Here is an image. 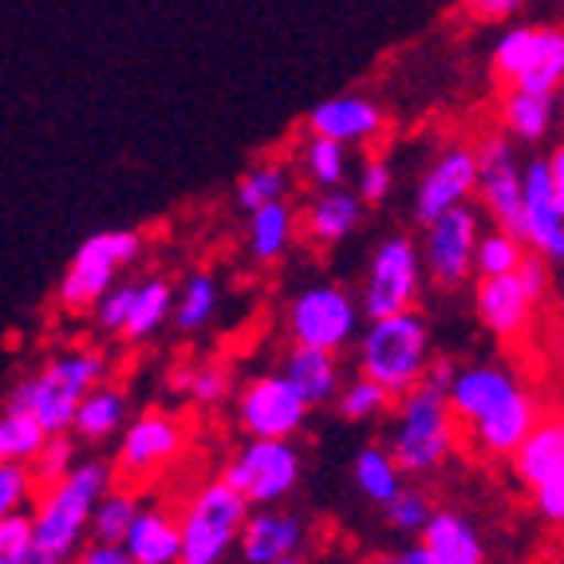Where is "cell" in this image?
<instances>
[{"instance_id": "9c48e42d", "label": "cell", "mask_w": 564, "mask_h": 564, "mask_svg": "<svg viewBox=\"0 0 564 564\" xmlns=\"http://www.w3.org/2000/svg\"><path fill=\"white\" fill-rule=\"evenodd\" d=\"M308 406V399L281 371V376H261L245 387L241 403H237V419H241L249 438H292L301 431Z\"/></svg>"}, {"instance_id": "f907efd6", "label": "cell", "mask_w": 564, "mask_h": 564, "mask_svg": "<svg viewBox=\"0 0 564 564\" xmlns=\"http://www.w3.org/2000/svg\"><path fill=\"white\" fill-rule=\"evenodd\" d=\"M84 564H131L127 545H115V541H95L84 549Z\"/></svg>"}, {"instance_id": "60d3db41", "label": "cell", "mask_w": 564, "mask_h": 564, "mask_svg": "<svg viewBox=\"0 0 564 564\" xmlns=\"http://www.w3.org/2000/svg\"><path fill=\"white\" fill-rule=\"evenodd\" d=\"M431 518H434V506L419 494V489H403L395 501H387V521H391V529L423 533V525Z\"/></svg>"}, {"instance_id": "ba28073f", "label": "cell", "mask_w": 564, "mask_h": 564, "mask_svg": "<svg viewBox=\"0 0 564 564\" xmlns=\"http://www.w3.org/2000/svg\"><path fill=\"white\" fill-rule=\"evenodd\" d=\"M356 324H359V312L351 304V296L344 289H332V284H316V289L301 292L289 312L292 339L324 351L344 348L356 336Z\"/></svg>"}, {"instance_id": "d6986e66", "label": "cell", "mask_w": 564, "mask_h": 564, "mask_svg": "<svg viewBox=\"0 0 564 564\" xmlns=\"http://www.w3.org/2000/svg\"><path fill=\"white\" fill-rule=\"evenodd\" d=\"M536 426V403L518 391V395L501 403L498 411H489L481 423H474V446L489 458H506V454H518V446L529 438V431Z\"/></svg>"}, {"instance_id": "484cf974", "label": "cell", "mask_w": 564, "mask_h": 564, "mask_svg": "<svg viewBox=\"0 0 564 564\" xmlns=\"http://www.w3.org/2000/svg\"><path fill=\"white\" fill-rule=\"evenodd\" d=\"M52 443V431L24 406H9L0 419V458L4 462H36L40 451Z\"/></svg>"}, {"instance_id": "52a82bcc", "label": "cell", "mask_w": 564, "mask_h": 564, "mask_svg": "<svg viewBox=\"0 0 564 564\" xmlns=\"http://www.w3.org/2000/svg\"><path fill=\"white\" fill-rule=\"evenodd\" d=\"M221 478L234 481L253 506H273V501H281L296 486L301 458H296L289 438H253L229 462Z\"/></svg>"}, {"instance_id": "7c38bea8", "label": "cell", "mask_w": 564, "mask_h": 564, "mask_svg": "<svg viewBox=\"0 0 564 564\" xmlns=\"http://www.w3.org/2000/svg\"><path fill=\"white\" fill-rule=\"evenodd\" d=\"M521 237L549 261H564V209L556 198L549 159H533L525 170V214H521Z\"/></svg>"}, {"instance_id": "4fadbf2b", "label": "cell", "mask_w": 564, "mask_h": 564, "mask_svg": "<svg viewBox=\"0 0 564 564\" xmlns=\"http://www.w3.org/2000/svg\"><path fill=\"white\" fill-rule=\"evenodd\" d=\"M481 186V162L478 151H466V147H454L443 159L426 170L423 186H419V198H414V214L423 226H431L434 217L446 214V209L470 202V194H478Z\"/></svg>"}, {"instance_id": "b9f144b4", "label": "cell", "mask_w": 564, "mask_h": 564, "mask_svg": "<svg viewBox=\"0 0 564 564\" xmlns=\"http://www.w3.org/2000/svg\"><path fill=\"white\" fill-rule=\"evenodd\" d=\"M29 494H32L29 462H4L0 466V513H20Z\"/></svg>"}, {"instance_id": "1f68e13d", "label": "cell", "mask_w": 564, "mask_h": 564, "mask_svg": "<svg viewBox=\"0 0 564 564\" xmlns=\"http://www.w3.org/2000/svg\"><path fill=\"white\" fill-rule=\"evenodd\" d=\"M170 308H174V292H170L166 281H142L139 292H134V308H131V321H127V328H122V336L127 339H147L154 336V332L162 328V321L170 316Z\"/></svg>"}, {"instance_id": "ac0fdd59", "label": "cell", "mask_w": 564, "mask_h": 564, "mask_svg": "<svg viewBox=\"0 0 564 564\" xmlns=\"http://www.w3.org/2000/svg\"><path fill=\"white\" fill-rule=\"evenodd\" d=\"M308 127L312 134H328L339 142H364L383 131V111L364 95H332V99L312 107Z\"/></svg>"}, {"instance_id": "d6a6232c", "label": "cell", "mask_w": 564, "mask_h": 564, "mask_svg": "<svg viewBox=\"0 0 564 564\" xmlns=\"http://www.w3.org/2000/svg\"><path fill=\"white\" fill-rule=\"evenodd\" d=\"M525 237L509 234V229H494L478 241V257H474V269L481 276H501V273H518L521 261H525Z\"/></svg>"}, {"instance_id": "f1b7e54d", "label": "cell", "mask_w": 564, "mask_h": 564, "mask_svg": "<svg viewBox=\"0 0 564 564\" xmlns=\"http://www.w3.org/2000/svg\"><path fill=\"white\" fill-rule=\"evenodd\" d=\"M122 414H127V399H122L119 391H111V387H95V391H87V395L79 399L76 426H72V431H76L79 438H87V443H104V438H111V434L119 431Z\"/></svg>"}, {"instance_id": "9a60e30c", "label": "cell", "mask_w": 564, "mask_h": 564, "mask_svg": "<svg viewBox=\"0 0 564 564\" xmlns=\"http://www.w3.org/2000/svg\"><path fill=\"white\" fill-rule=\"evenodd\" d=\"M182 451V426L170 414H147L127 431L119 451V466L127 474H154L162 462Z\"/></svg>"}, {"instance_id": "f6af8a7d", "label": "cell", "mask_w": 564, "mask_h": 564, "mask_svg": "<svg viewBox=\"0 0 564 564\" xmlns=\"http://www.w3.org/2000/svg\"><path fill=\"white\" fill-rule=\"evenodd\" d=\"M32 466H36V478L47 481V486L59 481L67 470H72V443H67L64 434H52V443L40 451V458L32 462Z\"/></svg>"}, {"instance_id": "e0dca14e", "label": "cell", "mask_w": 564, "mask_h": 564, "mask_svg": "<svg viewBox=\"0 0 564 564\" xmlns=\"http://www.w3.org/2000/svg\"><path fill=\"white\" fill-rule=\"evenodd\" d=\"M521 387L513 383V376L501 371V367H466V371H458V379H454V387H451V406L462 423L474 426V423H481L489 411H498L501 403H509Z\"/></svg>"}, {"instance_id": "f35d334b", "label": "cell", "mask_w": 564, "mask_h": 564, "mask_svg": "<svg viewBox=\"0 0 564 564\" xmlns=\"http://www.w3.org/2000/svg\"><path fill=\"white\" fill-rule=\"evenodd\" d=\"M391 399L395 395H391L383 383H376L371 376H359L356 383L344 387V395H339V411H344V419L359 423V419H376V414H383Z\"/></svg>"}, {"instance_id": "74e56055", "label": "cell", "mask_w": 564, "mask_h": 564, "mask_svg": "<svg viewBox=\"0 0 564 564\" xmlns=\"http://www.w3.org/2000/svg\"><path fill=\"white\" fill-rule=\"evenodd\" d=\"M0 561L4 564H36V521L24 513L0 518Z\"/></svg>"}, {"instance_id": "681fc988", "label": "cell", "mask_w": 564, "mask_h": 564, "mask_svg": "<svg viewBox=\"0 0 564 564\" xmlns=\"http://www.w3.org/2000/svg\"><path fill=\"white\" fill-rule=\"evenodd\" d=\"M518 276H521V284L529 289V296H533V301H541V296L549 292L545 261H533V257H525V261H521V269H518Z\"/></svg>"}, {"instance_id": "c3c4849f", "label": "cell", "mask_w": 564, "mask_h": 564, "mask_svg": "<svg viewBox=\"0 0 564 564\" xmlns=\"http://www.w3.org/2000/svg\"><path fill=\"white\" fill-rule=\"evenodd\" d=\"M462 4H466V12H470L474 20H506V17H513L525 0H462Z\"/></svg>"}, {"instance_id": "7402d4cb", "label": "cell", "mask_w": 564, "mask_h": 564, "mask_svg": "<svg viewBox=\"0 0 564 564\" xmlns=\"http://www.w3.org/2000/svg\"><path fill=\"white\" fill-rule=\"evenodd\" d=\"M122 545H127L134 564H174L182 561V525L159 513V509H139V518H134Z\"/></svg>"}, {"instance_id": "30bf717a", "label": "cell", "mask_w": 564, "mask_h": 564, "mask_svg": "<svg viewBox=\"0 0 564 564\" xmlns=\"http://www.w3.org/2000/svg\"><path fill=\"white\" fill-rule=\"evenodd\" d=\"M478 241V214L466 202L434 217L426 226V264H431L434 281L443 289H458L474 273Z\"/></svg>"}, {"instance_id": "f5cc1de1", "label": "cell", "mask_w": 564, "mask_h": 564, "mask_svg": "<svg viewBox=\"0 0 564 564\" xmlns=\"http://www.w3.org/2000/svg\"><path fill=\"white\" fill-rule=\"evenodd\" d=\"M549 170H553V186H556V198H561V209H564V142L549 154Z\"/></svg>"}, {"instance_id": "6da1fadb", "label": "cell", "mask_w": 564, "mask_h": 564, "mask_svg": "<svg viewBox=\"0 0 564 564\" xmlns=\"http://www.w3.org/2000/svg\"><path fill=\"white\" fill-rule=\"evenodd\" d=\"M107 481H111V470L104 462L72 466L64 478L52 481L32 518L36 521V564H56L76 553L84 529L95 518V506L104 501Z\"/></svg>"}, {"instance_id": "44dd1931", "label": "cell", "mask_w": 564, "mask_h": 564, "mask_svg": "<svg viewBox=\"0 0 564 564\" xmlns=\"http://www.w3.org/2000/svg\"><path fill=\"white\" fill-rule=\"evenodd\" d=\"M513 470L529 489L541 486L545 478H553L556 470H564V419L549 414L536 419V426L529 431V438L513 454Z\"/></svg>"}, {"instance_id": "4316f807", "label": "cell", "mask_w": 564, "mask_h": 564, "mask_svg": "<svg viewBox=\"0 0 564 564\" xmlns=\"http://www.w3.org/2000/svg\"><path fill=\"white\" fill-rule=\"evenodd\" d=\"M292 229H296V217L281 198L257 206L253 221H249V249H253L257 261H276L289 249Z\"/></svg>"}, {"instance_id": "836d02e7", "label": "cell", "mask_w": 564, "mask_h": 564, "mask_svg": "<svg viewBox=\"0 0 564 564\" xmlns=\"http://www.w3.org/2000/svg\"><path fill=\"white\" fill-rule=\"evenodd\" d=\"M47 376L56 379V383H64L67 391H76L79 399L87 395V391H95V387L104 383L107 376V359L95 356V351H72V356H59L52 359V364L44 367Z\"/></svg>"}, {"instance_id": "816d5d0a", "label": "cell", "mask_w": 564, "mask_h": 564, "mask_svg": "<svg viewBox=\"0 0 564 564\" xmlns=\"http://www.w3.org/2000/svg\"><path fill=\"white\" fill-rule=\"evenodd\" d=\"M454 379H458V371H454V364H451V359H438V364H431V367H426L423 383H426V387H434V391H443V395H451Z\"/></svg>"}, {"instance_id": "5b68a950", "label": "cell", "mask_w": 564, "mask_h": 564, "mask_svg": "<svg viewBox=\"0 0 564 564\" xmlns=\"http://www.w3.org/2000/svg\"><path fill=\"white\" fill-rule=\"evenodd\" d=\"M142 253V237L134 229H111V234H95L79 245L76 261L67 264L64 281H59V304L67 312H87L104 301L115 284V273L122 264H131Z\"/></svg>"}, {"instance_id": "603a6c76", "label": "cell", "mask_w": 564, "mask_h": 564, "mask_svg": "<svg viewBox=\"0 0 564 564\" xmlns=\"http://www.w3.org/2000/svg\"><path fill=\"white\" fill-rule=\"evenodd\" d=\"M419 541L431 549L434 564H478L486 556L474 525L466 518H458V513H451V509L434 513L423 525V533H419Z\"/></svg>"}, {"instance_id": "8992f818", "label": "cell", "mask_w": 564, "mask_h": 564, "mask_svg": "<svg viewBox=\"0 0 564 564\" xmlns=\"http://www.w3.org/2000/svg\"><path fill=\"white\" fill-rule=\"evenodd\" d=\"M419 249L411 237H387L371 253V269H367V289H364V312L371 321L395 316V312H411L419 301Z\"/></svg>"}, {"instance_id": "83f0119b", "label": "cell", "mask_w": 564, "mask_h": 564, "mask_svg": "<svg viewBox=\"0 0 564 564\" xmlns=\"http://www.w3.org/2000/svg\"><path fill=\"white\" fill-rule=\"evenodd\" d=\"M356 486L364 498L387 506V501H395L399 494H403V466H399L395 454L379 451V446H367L356 458Z\"/></svg>"}, {"instance_id": "5bb4252c", "label": "cell", "mask_w": 564, "mask_h": 564, "mask_svg": "<svg viewBox=\"0 0 564 564\" xmlns=\"http://www.w3.org/2000/svg\"><path fill=\"white\" fill-rule=\"evenodd\" d=\"M474 304H478L481 324H486V328L494 332V336H501V339L525 332L529 321H533V308H536V301L529 296V289L521 284L518 273L481 276Z\"/></svg>"}, {"instance_id": "7bdbcfd3", "label": "cell", "mask_w": 564, "mask_h": 564, "mask_svg": "<svg viewBox=\"0 0 564 564\" xmlns=\"http://www.w3.org/2000/svg\"><path fill=\"white\" fill-rule=\"evenodd\" d=\"M134 292H139V284H119V289H111L104 301L95 304V316H99V324H104L107 332L127 328L131 308H134Z\"/></svg>"}, {"instance_id": "8fae6325", "label": "cell", "mask_w": 564, "mask_h": 564, "mask_svg": "<svg viewBox=\"0 0 564 564\" xmlns=\"http://www.w3.org/2000/svg\"><path fill=\"white\" fill-rule=\"evenodd\" d=\"M481 162V202L501 229L521 237V214H525V170H518L513 147L501 134H489L478 147Z\"/></svg>"}, {"instance_id": "ffe728a7", "label": "cell", "mask_w": 564, "mask_h": 564, "mask_svg": "<svg viewBox=\"0 0 564 564\" xmlns=\"http://www.w3.org/2000/svg\"><path fill=\"white\" fill-rule=\"evenodd\" d=\"M9 406H24V411L36 414L40 423H44L52 434H64V431H72V426H76L79 395H76V391H67L64 383H56L47 371H40V376L24 379V383L12 391Z\"/></svg>"}, {"instance_id": "277c9868", "label": "cell", "mask_w": 564, "mask_h": 564, "mask_svg": "<svg viewBox=\"0 0 564 564\" xmlns=\"http://www.w3.org/2000/svg\"><path fill=\"white\" fill-rule=\"evenodd\" d=\"M249 506L253 501L245 498L234 481H209L182 518V561L217 564L229 553V545H241Z\"/></svg>"}, {"instance_id": "f546056e", "label": "cell", "mask_w": 564, "mask_h": 564, "mask_svg": "<svg viewBox=\"0 0 564 564\" xmlns=\"http://www.w3.org/2000/svg\"><path fill=\"white\" fill-rule=\"evenodd\" d=\"M553 104H556L553 95H533V91L513 87V95H509L506 107H501V119H506V127L518 134V139L536 142V139H545L549 127H553V115H556Z\"/></svg>"}, {"instance_id": "cb8c5ba5", "label": "cell", "mask_w": 564, "mask_h": 564, "mask_svg": "<svg viewBox=\"0 0 564 564\" xmlns=\"http://www.w3.org/2000/svg\"><path fill=\"white\" fill-rule=\"evenodd\" d=\"M284 376L296 383L304 399L312 406L328 403L336 395L339 387V364H336V351H324V348H308V344H296L284 359Z\"/></svg>"}, {"instance_id": "8d00e7d4", "label": "cell", "mask_w": 564, "mask_h": 564, "mask_svg": "<svg viewBox=\"0 0 564 564\" xmlns=\"http://www.w3.org/2000/svg\"><path fill=\"white\" fill-rule=\"evenodd\" d=\"M214 308H217V281H214V276H206V273L189 276L186 289H182L178 308H174V316H178V328L182 332L202 328V324L214 316Z\"/></svg>"}, {"instance_id": "2e32d148", "label": "cell", "mask_w": 564, "mask_h": 564, "mask_svg": "<svg viewBox=\"0 0 564 564\" xmlns=\"http://www.w3.org/2000/svg\"><path fill=\"white\" fill-rule=\"evenodd\" d=\"M304 549V521L292 513H253L245 521L241 556L249 564H284L301 556Z\"/></svg>"}, {"instance_id": "bcb514c9", "label": "cell", "mask_w": 564, "mask_h": 564, "mask_svg": "<svg viewBox=\"0 0 564 564\" xmlns=\"http://www.w3.org/2000/svg\"><path fill=\"white\" fill-rule=\"evenodd\" d=\"M536 513L553 525H564V470H556L553 478H545L541 486H533Z\"/></svg>"}, {"instance_id": "d4e9b609", "label": "cell", "mask_w": 564, "mask_h": 564, "mask_svg": "<svg viewBox=\"0 0 564 564\" xmlns=\"http://www.w3.org/2000/svg\"><path fill=\"white\" fill-rule=\"evenodd\" d=\"M359 217H364V198H359V194H348V189H332V194L312 202L308 237L316 245H336L359 226Z\"/></svg>"}, {"instance_id": "3957f363", "label": "cell", "mask_w": 564, "mask_h": 564, "mask_svg": "<svg viewBox=\"0 0 564 564\" xmlns=\"http://www.w3.org/2000/svg\"><path fill=\"white\" fill-rule=\"evenodd\" d=\"M454 406L451 395L419 383L399 399L395 423V458L406 474H431L443 466L446 454L454 451Z\"/></svg>"}, {"instance_id": "db71d44e", "label": "cell", "mask_w": 564, "mask_h": 564, "mask_svg": "<svg viewBox=\"0 0 564 564\" xmlns=\"http://www.w3.org/2000/svg\"><path fill=\"white\" fill-rule=\"evenodd\" d=\"M399 564H434V556H431V549L419 541V545H406L403 553H399Z\"/></svg>"}, {"instance_id": "d590c367", "label": "cell", "mask_w": 564, "mask_h": 564, "mask_svg": "<svg viewBox=\"0 0 564 564\" xmlns=\"http://www.w3.org/2000/svg\"><path fill=\"white\" fill-rule=\"evenodd\" d=\"M304 170H308V178L321 182V186H339L344 174H348L344 142L328 139V134H312V142L304 147Z\"/></svg>"}, {"instance_id": "7a4b0ae2", "label": "cell", "mask_w": 564, "mask_h": 564, "mask_svg": "<svg viewBox=\"0 0 564 564\" xmlns=\"http://www.w3.org/2000/svg\"><path fill=\"white\" fill-rule=\"evenodd\" d=\"M426 367V324L414 308L371 321L367 336L359 339V371L383 383L395 399L423 383Z\"/></svg>"}, {"instance_id": "ab89813d", "label": "cell", "mask_w": 564, "mask_h": 564, "mask_svg": "<svg viewBox=\"0 0 564 564\" xmlns=\"http://www.w3.org/2000/svg\"><path fill=\"white\" fill-rule=\"evenodd\" d=\"M284 186H289V174H284V166H257V170H249L241 182H237V206L253 214V209L264 206V202L284 198Z\"/></svg>"}, {"instance_id": "ee69618b", "label": "cell", "mask_w": 564, "mask_h": 564, "mask_svg": "<svg viewBox=\"0 0 564 564\" xmlns=\"http://www.w3.org/2000/svg\"><path fill=\"white\" fill-rule=\"evenodd\" d=\"M178 383L186 387L189 395L198 399V403H217V399L226 395L229 387V376L221 371V367H198V371H186V376H178Z\"/></svg>"}, {"instance_id": "7dc6e473", "label": "cell", "mask_w": 564, "mask_h": 564, "mask_svg": "<svg viewBox=\"0 0 564 564\" xmlns=\"http://www.w3.org/2000/svg\"><path fill=\"white\" fill-rule=\"evenodd\" d=\"M387 194H391V166L379 162V159H371L364 166V174H359V198L376 206V202H383Z\"/></svg>"}, {"instance_id": "4dcf8cb0", "label": "cell", "mask_w": 564, "mask_h": 564, "mask_svg": "<svg viewBox=\"0 0 564 564\" xmlns=\"http://www.w3.org/2000/svg\"><path fill=\"white\" fill-rule=\"evenodd\" d=\"M549 44V29H513L498 40V52H494V72L509 84H518L525 72H533V64L541 59Z\"/></svg>"}, {"instance_id": "e575fe53", "label": "cell", "mask_w": 564, "mask_h": 564, "mask_svg": "<svg viewBox=\"0 0 564 564\" xmlns=\"http://www.w3.org/2000/svg\"><path fill=\"white\" fill-rule=\"evenodd\" d=\"M134 518H139V501L131 494H111L95 506V518H91V536L95 541H115L122 545L127 533H131Z\"/></svg>"}]
</instances>
